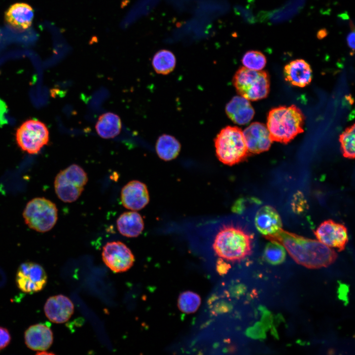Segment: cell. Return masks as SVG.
<instances>
[{
  "instance_id": "cell-1",
  "label": "cell",
  "mask_w": 355,
  "mask_h": 355,
  "mask_svg": "<svg viewBox=\"0 0 355 355\" xmlns=\"http://www.w3.org/2000/svg\"><path fill=\"white\" fill-rule=\"evenodd\" d=\"M270 241L281 244L298 264L308 268L325 267L336 260L335 251L318 240L307 238L280 229L274 234L264 236Z\"/></svg>"
},
{
  "instance_id": "cell-18",
  "label": "cell",
  "mask_w": 355,
  "mask_h": 355,
  "mask_svg": "<svg viewBox=\"0 0 355 355\" xmlns=\"http://www.w3.org/2000/svg\"><path fill=\"white\" fill-rule=\"evenodd\" d=\"M285 79L294 86L303 87L312 79V71L308 63L297 59L287 64L284 68Z\"/></svg>"
},
{
  "instance_id": "cell-11",
  "label": "cell",
  "mask_w": 355,
  "mask_h": 355,
  "mask_svg": "<svg viewBox=\"0 0 355 355\" xmlns=\"http://www.w3.org/2000/svg\"><path fill=\"white\" fill-rule=\"evenodd\" d=\"M314 234L320 243L338 251L345 249L348 241L346 227L331 219L322 222L314 231Z\"/></svg>"
},
{
  "instance_id": "cell-28",
  "label": "cell",
  "mask_w": 355,
  "mask_h": 355,
  "mask_svg": "<svg viewBox=\"0 0 355 355\" xmlns=\"http://www.w3.org/2000/svg\"><path fill=\"white\" fill-rule=\"evenodd\" d=\"M291 205L293 210L296 213L303 212L307 206L306 201L300 192H298L294 195Z\"/></svg>"
},
{
  "instance_id": "cell-3",
  "label": "cell",
  "mask_w": 355,
  "mask_h": 355,
  "mask_svg": "<svg viewBox=\"0 0 355 355\" xmlns=\"http://www.w3.org/2000/svg\"><path fill=\"white\" fill-rule=\"evenodd\" d=\"M305 117L294 105L282 106L269 112L267 128L272 142L287 143L298 134L303 132Z\"/></svg>"
},
{
  "instance_id": "cell-13",
  "label": "cell",
  "mask_w": 355,
  "mask_h": 355,
  "mask_svg": "<svg viewBox=\"0 0 355 355\" xmlns=\"http://www.w3.org/2000/svg\"><path fill=\"white\" fill-rule=\"evenodd\" d=\"M243 132L249 153L258 154L268 150L272 142L266 126L259 122H253Z\"/></svg>"
},
{
  "instance_id": "cell-10",
  "label": "cell",
  "mask_w": 355,
  "mask_h": 355,
  "mask_svg": "<svg viewBox=\"0 0 355 355\" xmlns=\"http://www.w3.org/2000/svg\"><path fill=\"white\" fill-rule=\"evenodd\" d=\"M102 258L113 272H126L133 265L135 257L129 248L120 241L107 243L103 247Z\"/></svg>"
},
{
  "instance_id": "cell-12",
  "label": "cell",
  "mask_w": 355,
  "mask_h": 355,
  "mask_svg": "<svg viewBox=\"0 0 355 355\" xmlns=\"http://www.w3.org/2000/svg\"><path fill=\"white\" fill-rule=\"evenodd\" d=\"M121 200L127 209L135 211L143 209L149 201L146 185L137 180L129 181L121 190Z\"/></svg>"
},
{
  "instance_id": "cell-21",
  "label": "cell",
  "mask_w": 355,
  "mask_h": 355,
  "mask_svg": "<svg viewBox=\"0 0 355 355\" xmlns=\"http://www.w3.org/2000/svg\"><path fill=\"white\" fill-rule=\"evenodd\" d=\"M121 128V121L119 116L110 112L101 115L95 125L98 134L104 139H111L116 137L120 133Z\"/></svg>"
},
{
  "instance_id": "cell-15",
  "label": "cell",
  "mask_w": 355,
  "mask_h": 355,
  "mask_svg": "<svg viewBox=\"0 0 355 355\" xmlns=\"http://www.w3.org/2000/svg\"><path fill=\"white\" fill-rule=\"evenodd\" d=\"M24 339L26 346L31 350L44 351L52 345L53 335L47 325L38 323L30 326L25 331Z\"/></svg>"
},
{
  "instance_id": "cell-19",
  "label": "cell",
  "mask_w": 355,
  "mask_h": 355,
  "mask_svg": "<svg viewBox=\"0 0 355 355\" xmlns=\"http://www.w3.org/2000/svg\"><path fill=\"white\" fill-rule=\"evenodd\" d=\"M34 10L29 4L16 3L12 5L5 13V19L11 27L18 30H24L32 25Z\"/></svg>"
},
{
  "instance_id": "cell-4",
  "label": "cell",
  "mask_w": 355,
  "mask_h": 355,
  "mask_svg": "<svg viewBox=\"0 0 355 355\" xmlns=\"http://www.w3.org/2000/svg\"><path fill=\"white\" fill-rule=\"evenodd\" d=\"M218 160L232 166L242 162L249 154L243 132L239 127L227 126L222 129L214 140Z\"/></svg>"
},
{
  "instance_id": "cell-20",
  "label": "cell",
  "mask_w": 355,
  "mask_h": 355,
  "mask_svg": "<svg viewBox=\"0 0 355 355\" xmlns=\"http://www.w3.org/2000/svg\"><path fill=\"white\" fill-rule=\"evenodd\" d=\"M116 225L119 232L127 237H137L144 229L142 216L135 211L122 213L117 218Z\"/></svg>"
},
{
  "instance_id": "cell-27",
  "label": "cell",
  "mask_w": 355,
  "mask_h": 355,
  "mask_svg": "<svg viewBox=\"0 0 355 355\" xmlns=\"http://www.w3.org/2000/svg\"><path fill=\"white\" fill-rule=\"evenodd\" d=\"M200 304L199 297L192 292L182 293L178 299V305L183 312L191 313L195 311Z\"/></svg>"
},
{
  "instance_id": "cell-16",
  "label": "cell",
  "mask_w": 355,
  "mask_h": 355,
  "mask_svg": "<svg viewBox=\"0 0 355 355\" xmlns=\"http://www.w3.org/2000/svg\"><path fill=\"white\" fill-rule=\"evenodd\" d=\"M254 223L256 229L264 236L275 233L282 228L280 215L273 207L265 205L257 212Z\"/></svg>"
},
{
  "instance_id": "cell-30",
  "label": "cell",
  "mask_w": 355,
  "mask_h": 355,
  "mask_svg": "<svg viewBox=\"0 0 355 355\" xmlns=\"http://www.w3.org/2000/svg\"><path fill=\"white\" fill-rule=\"evenodd\" d=\"M347 41L348 45L353 50L355 48V33L353 32L351 33L347 37Z\"/></svg>"
},
{
  "instance_id": "cell-2",
  "label": "cell",
  "mask_w": 355,
  "mask_h": 355,
  "mask_svg": "<svg viewBox=\"0 0 355 355\" xmlns=\"http://www.w3.org/2000/svg\"><path fill=\"white\" fill-rule=\"evenodd\" d=\"M213 249L219 261L228 264L240 262L252 251L250 235L241 227L234 225H223L216 235Z\"/></svg>"
},
{
  "instance_id": "cell-26",
  "label": "cell",
  "mask_w": 355,
  "mask_h": 355,
  "mask_svg": "<svg viewBox=\"0 0 355 355\" xmlns=\"http://www.w3.org/2000/svg\"><path fill=\"white\" fill-rule=\"evenodd\" d=\"M241 61L245 67L255 71H260L266 64L264 55L259 51L254 50L247 52Z\"/></svg>"
},
{
  "instance_id": "cell-17",
  "label": "cell",
  "mask_w": 355,
  "mask_h": 355,
  "mask_svg": "<svg viewBox=\"0 0 355 355\" xmlns=\"http://www.w3.org/2000/svg\"><path fill=\"white\" fill-rule=\"evenodd\" d=\"M225 112L234 123L245 125L251 121L254 110L247 99L239 96H234L226 105Z\"/></svg>"
},
{
  "instance_id": "cell-14",
  "label": "cell",
  "mask_w": 355,
  "mask_h": 355,
  "mask_svg": "<svg viewBox=\"0 0 355 355\" xmlns=\"http://www.w3.org/2000/svg\"><path fill=\"white\" fill-rule=\"evenodd\" d=\"M44 311L52 322L62 323L68 320L74 312V306L68 297L59 294L50 297L46 301Z\"/></svg>"
},
{
  "instance_id": "cell-7",
  "label": "cell",
  "mask_w": 355,
  "mask_h": 355,
  "mask_svg": "<svg viewBox=\"0 0 355 355\" xmlns=\"http://www.w3.org/2000/svg\"><path fill=\"white\" fill-rule=\"evenodd\" d=\"M88 181L86 173L79 166L72 164L61 171L56 176L54 188L63 202L71 203L81 195Z\"/></svg>"
},
{
  "instance_id": "cell-9",
  "label": "cell",
  "mask_w": 355,
  "mask_h": 355,
  "mask_svg": "<svg viewBox=\"0 0 355 355\" xmlns=\"http://www.w3.org/2000/svg\"><path fill=\"white\" fill-rule=\"evenodd\" d=\"M47 281L44 269L36 263L24 262L17 269L16 284L23 292L31 294L40 291L46 285Z\"/></svg>"
},
{
  "instance_id": "cell-5",
  "label": "cell",
  "mask_w": 355,
  "mask_h": 355,
  "mask_svg": "<svg viewBox=\"0 0 355 355\" xmlns=\"http://www.w3.org/2000/svg\"><path fill=\"white\" fill-rule=\"evenodd\" d=\"M232 83L241 96L250 101L266 98L270 90V80L265 71H255L245 67L235 72Z\"/></svg>"
},
{
  "instance_id": "cell-29",
  "label": "cell",
  "mask_w": 355,
  "mask_h": 355,
  "mask_svg": "<svg viewBox=\"0 0 355 355\" xmlns=\"http://www.w3.org/2000/svg\"><path fill=\"white\" fill-rule=\"evenodd\" d=\"M11 336L9 331L0 326V351L6 348L10 343Z\"/></svg>"
},
{
  "instance_id": "cell-8",
  "label": "cell",
  "mask_w": 355,
  "mask_h": 355,
  "mask_svg": "<svg viewBox=\"0 0 355 355\" xmlns=\"http://www.w3.org/2000/svg\"><path fill=\"white\" fill-rule=\"evenodd\" d=\"M49 133L46 126L36 119L25 121L17 129L16 140L18 145L29 154L38 152L47 144Z\"/></svg>"
},
{
  "instance_id": "cell-6",
  "label": "cell",
  "mask_w": 355,
  "mask_h": 355,
  "mask_svg": "<svg viewBox=\"0 0 355 355\" xmlns=\"http://www.w3.org/2000/svg\"><path fill=\"white\" fill-rule=\"evenodd\" d=\"M26 224L37 232L44 233L50 230L58 219L56 205L44 197L35 198L26 205L23 213Z\"/></svg>"
},
{
  "instance_id": "cell-24",
  "label": "cell",
  "mask_w": 355,
  "mask_h": 355,
  "mask_svg": "<svg viewBox=\"0 0 355 355\" xmlns=\"http://www.w3.org/2000/svg\"><path fill=\"white\" fill-rule=\"evenodd\" d=\"M355 125L347 128L340 136L339 141L341 143V150L344 157L354 159L355 154Z\"/></svg>"
},
{
  "instance_id": "cell-22",
  "label": "cell",
  "mask_w": 355,
  "mask_h": 355,
  "mask_svg": "<svg viewBox=\"0 0 355 355\" xmlns=\"http://www.w3.org/2000/svg\"><path fill=\"white\" fill-rule=\"evenodd\" d=\"M180 147L179 142L173 136L167 134L160 136L155 146L158 156L164 161H170L177 157Z\"/></svg>"
},
{
  "instance_id": "cell-23",
  "label": "cell",
  "mask_w": 355,
  "mask_h": 355,
  "mask_svg": "<svg viewBox=\"0 0 355 355\" xmlns=\"http://www.w3.org/2000/svg\"><path fill=\"white\" fill-rule=\"evenodd\" d=\"M152 65L156 72L166 75L174 70L176 58L171 51L166 49L160 50L154 54Z\"/></svg>"
},
{
  "instance_id": "cell-25",
  "label": "cell",
  "mask_w": 355,
  "mask_h": 355,
  "mask_svg": "<svg viewBox=\"0 0 355 355\" xmlns=\"http://www.w3.org/2000/svg\"><path fill=\"white\" fill-rule=\"evenodd\" d=\"M264 255L265 259L272 264H279L285 258L284 247L280 243L270 241L265 247Z\"/></svg>"
}]
</instances>
